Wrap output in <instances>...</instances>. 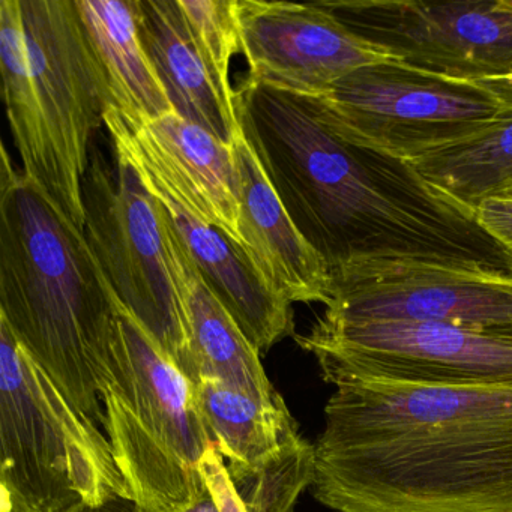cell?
Here are the masks:
<instances>
[{
  "label": "cell",
  "mask_w": 512,
  "mask_h": 512,
  "mask_svg": "<svg viewBox=\"0 0 512 512\" xmlns=\"http://www.w3.org/2000/svg\"><path fill=\"white\" fill-rule=\"evenodd\" d=\"M235 109L275 193L331 271L403 262L512 274L475 209L407 161L344 142L286 92L242 80Z\"/></svg>",
  "instance_id": "1"
},
{
  "label": "cell",
  "mask_w": 512,
  "mask_h": 512,
  "mask_svg": "<svg viewBox=\"0 0 512 512\" xmlns=\"http://www.w3.org/2000/svg\"><path fill=\"white\" fill-rule=\"evenodd\" d=\"M314 451L334 512H512V386L340 383Z\"/></svg>",
  "instance_id": "2"
},
{
  "label": "cell",
  "mask_w": 512,
  "mask_h": 512,
  "mask_svg": "<svg viewBox=\"0 0 512 512\" xmlns=\"http://www.w3.org/2000/svg\"><path fill=\"white\" fill-rule=\"evenodd\" d=\"M122 302L88 239L2 148L0 320L83 415L103 424L98 374Z\"/></svg>",
  "instance_id": "3"
},
{
  "label": "cell",
  "mask_w": 512,
  "mask_h": 512,
  "mask_svg": "<svg viewBox=\"0 0 512 512\" xmlns=\"http://www.w3.org/2000/svg\"><path fill=\"white\" fill-rule=\"evenodd\" d=\"M0 74L23 173L85 232L83 181L110 101L74 0H0Z\"/></svg>",
  "instance_id": "4"
},
{
  "label": "cell",
  "mask_w": 512,
  "mask_h": 512,
  "mask_svg": "<svg viewBox=\"0 0 512 512\" xmlns=\"http://www.w3.org/2000/svg\"><path fill=\"white\" fill-rule=\"evenodd\" d=\"M98 394L131 499L146 512H185L202 499V461L214 442L196 385L124 307Z\"/></svg>",
  "instance_id": "5"
},
{
  "label": "cell",
  "mask_w": 512,
  "mask_h": 512,
  "mask_svg": "<svg viewBox=\"0 0 512 512\" xmlns=\"http://www.w3.org/2000/svg\"><path fill=\"white\" fill-rule=\"evenodd\" d=\"M131 497L109 439L0 320V512H71Z\"/></svg>",
  "instance_id": "6"
},
{
  "label": "cell",
  "mask_w": 512,
  "mask_h": 512,
  "mask_svg": "<svg viewBox=\"0 0 512 512\" xmlns=\"http://www.w3.org/2000/svg\"><path fill=\"white\" fill-rule=\"evenodd\" d=\"M344 142L413 161L475 139L502 103L479 82H455L379 62L314 97H298Z\"/></svg>",
  "instance_id": "7"
},
{
  "label": "cell",
  "mask_w": 512,
  "mask_h": 512,
  "mask_svg": "<svg viewBox=\"0 0 512 512\" xmlns=\"http://www.w3.org/2000/svg\"><path fill=\"white\" fill-rule=\"evenodd\" d=\"M83 205V233L119 301L197 385L200 377L170 268L160 202L130 164L115 158L112 166L94 140L83 181Z\"/></svg>",
  "instance_id": "8"
},
{
  "label": "cell",
  "mask_w": 512,
  "mask_h": 512,
  "mask_svg": "<svg viewBox=\"0 0 512 512\" xmlns=\"http://www.w3.org/2000/svg\"><path fill=\"white\" fill-rule=\"evenodd\" d=\"M323 380L428 386H512V334L433 322L320 317L296 337Z\"/></svg>",
  "instance_id": "9"
},
{
  "label": "cell",
  "mask_w": 512,
  "mask_h": 512,
  "mask_svg": "<svg viewBox=\"0 0 512 512\" xmlns=\"http://www.w3.org/2000/svg\"><path fill=\"white\" fill-rule=\"evenodd\" d=\"M392 62L455 82L512 74V0L320 2Z\"/></svg>",
  "instance_id": "10"
},
{
  "label": "cell",
  "mask_w": 512,
  "mask_h": 512,
  "mask_svg": "<svg viewBox=\"0 0 512 512\" xmlns=\"http://www.w3.org/2000/svg\"><path fill=\"white\" fill-rule=\"evenodd\" d=\"M323 317L445 323L512 334V274L431 263H352L332 271Z\"/></svg>",
  "instance_id": "11"
},
{
  "label": "cell",
  "mask_w": 512,
  "mask_h": 512,
  "mask_svg": "<svg viewBox=\"0 0 512 512\" xmlns=\"http://www.w3.org/2000/svg\"><path fill=\"white\" fill-rule=\"evenodd\" d=\"M238 23L245 82L295 97L323 94L352 71L392 62L320 2L238 0Z\"/></svg>",
  "instance_id": "12"
},
{
  "label": "cell",
  "mask_w": 512,
  "mask_h": 512,
  "mask_svg": "<svg viewBox=\"0 0 512 512\" xmlns=\"http://www.w3.org/2000/svg\"><path fill=\"white\" fill-rule=\"evenodd\" d=\"M104 127L113 155L154 182L203 223L242 247L239 178L233 146L176 112L134 121L110 109ZM244 248V247H242Z\"/></svg>",
  "instance_id": "13"
},
{
  "label": "cell",
  "mask_w": 512,
  "mask_h": 512,
  "mask_svg": "<svg viewBox=\"0 0 512 512\" xmlns=\"http://www.w3.org/2000/svg\"><path fill=\"white\" fill-rule=\"evenodd\" d=\"M140 181L163 205L173 230L206 286L259 353L293 335L292 302L266 281L244 248L217 227L194 217L154 182L143 178Z\"/></svg>",
  "instance_id": "14"
},
{
  "label": "cell",
  "mask_w": 512,
  "mask_h": 512,
  "mask_svg": "<svg viewBox=\"0 0 512 512\" xmlns=\"http://www.w3.org/2000/svg\"><path fill=\"white\" fill-rule=\"evenodd\" d=\"M232 146L245 253L287 301L326 307L332 295L331 268L293 223L242 131Z\"/></svg>",
  "instance_id": "15"
},
{
  "label": "cell",
  "mask_w": 512,
  "mask_h": 512,
  "mask_svg": "<svg viewBox=\"0 0 512 512\" xmlns=\"http://www.w3.org/2000/svg\"><path fill=\"white\" fill-rule=\"evenodd\" d=\"M160 206L166 227L170 268L184 304L191 350L200 380H221L259 400L272 403L280 394L272 388L266 376L259 350L206 286L161 203Z\"/></svg>",
  "instance_id": "16"
},
{
  "label": "cell",
  "mask_w": 512,
  "mask_h": 512,
  "mask_svg": "<svg viewBox=\"0 0 512 512\" xmlns=\"http://www.w3.org/2000/svg\"><path fill=\"white\" fill-rule=\"evenodd\" d=\"M143 47L182 118L232 146L241 134L235 107L227 104L200 59L176 0H136Z\"/></svg>",
  "instance_id": "17"
},
{
  "label": "cell",
  "mask_w": 512,
  "mask_h": 512,
  "mask_svg": "<svg viewBox=\"0 0 512 512\" xmlns=\"http://www.w3.org/2000/svg\"><path fill=\"white\" fill-rule=\"evenodd\" d=\"M110 107L134 121L175 112L143 47L136 0H74ZM106 110V112H107Z\"/></svg>",
  "instance_id": "18"
},
{
  "label": "cell",
  "mask_w": 512,
  "mask_h": 512,
  "mask_svg": "<svg viewBox=\"0 0 512 512\" xmlns=\"http://www.w3.org/2000/svg\"><path fill=\"white\" fill-rule=\"evenodd\" d=\"M482 82L502 103L496 122L475 139L407 161L422 178L473 209L512 194V74Z\"/></svg>",
  "instance_id": "19"
},
{
  "label": "cell",
  "mask_w": 512,
  "mask_h": 512,
  "mask_svg": "<svg viewBox=\"0 0 512 512\" xmlns=\"http://www.w3.org/2000/svg\"><path fill=\"white\" fill-rule=\"evenodd\" d=\"M196 392L212 442L226 463H257L298 428L281 395L266 403L217 379L200 380Z\"/></svg>",
  "instance_id": "20"
},
{
  "label": "cell",
  "mask_w": 512,
  "mask_h": 512,
  "mask_svg": "<svg viewBox=\"0 0 512 512\" xmlns=\"http://www.w3.org/2000/svg\"><path fill=\"white\" fill-rule=\"evenodd\" d=\"M226 467L247 512H295L301 494L313 487L316 451L296 428L263 460L250 466L226 463Z\"/></svg>",
  "instance_id": "21"
},
{
  "label": "cell",
  "mask_w": 512,
  "mask_h": 512,
  "mask_svg": "<svg viewBox=\"0 0 512 512\" xmlns=\"http://www.w3.org/2000/svg\"><path fill=\"white\" fill-rule=\"evenodd\" d=\"M191 41L227 104L235 107L230 83L233 56L241 55L238 0H176Z\"/></svg>",
  "instance_id": "22"
},
{
  "label": "cell",
  "mask_w": 512,
  "mask_h": 512,
  "mask_svg": "<svg viewBox=\"0 0 512 512\" xmlns=\"http://www.w3.org/2000/svg\"><path fill=\"white\" fill-rule=\"evenodd\" d=\"M202 473L208 485L209 493L214 497L220 512H247L244 503L239 499L227 472L223 455L212 443L202 461Z\"/></svg>",
  "instance_id": "23"
},
{
  "label": "cell",
  "mask_w": 512,
  "mask_h": 512,
  "mask_svg": "<svg viewBox=\"0 0 512 512\" xmlns=\"http://www.w3.org/2000/svg\"><path fill=\"white\" fill-rule=\"evenodd\" d=\"M475 211L482 229L512 259V196L491 197L479 203Z\"/></svg>",
  "instance_id": "24"
},
{
  "label": "cell",
  "mask_w": 512,
  "mask_h": 512,
  "mask_svg": "<svg viewBox=\"0 0 512 512\" xmlns=\"http://www.w3.org/2000/svg\"><path fill=\"white\" fill-rule=\"evenodd\" d=\"M71 512H146L131 497H112L100 505H80Z\"/></svg>",
  "instance_id": "25"
},
{
  "label": "cell",
  "mask_w": 512,
  "mask_h": 512,
  "mask_svg": "<svg viewBox=\"0 0 512 512\" xmlns=\"http://www.w3.org/2000/svg\"><path fill=\"white\" fill-rule=\"evenodd\" d=\"M185 512H220L217 508V503H215L214 497L209 493V490L203 494L202 499L197 500L190 509H187Z\"/></svg>",
  "instance_id": "26"
},
{
  "label": "cell",
  "mask_w": 512,
  "mask_h": 512,
  "mask_svg": "<svg viewBox=\"0 0 512 512\" xmlns=\"http://www.w3.org/2000/svg\"><path fill=\"white\" fill-rule=\"evenodd\" d=\"M511 196H512V194H511Z\"/></svg>",
  "instance_id": "27"
}]
</instances>
